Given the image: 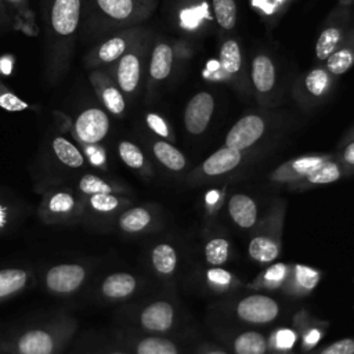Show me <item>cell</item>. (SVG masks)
<instances>
[{
    "mask_svg": "<svg viewBox=\"0 0 354 354\" xmlns=\"http://www.w3.org/2000/svg\"><path fill=\"white\" fill-rule=\"evenodd\" d=\"M322 337V330L317 326H313L310 329L306 330V333L303 335L301 337V344H303V348L306 350H310L313 347L317 346V343L321 340Z\"/></svg>",
    "mask_w": 354,
    "mask_h": 354,
    "instance_id": "bcb514c9",
    "label": "cell"
},
{
    "mask_svg": "<svg viewBox=\"0 0 354 354\" xmlns=\"http://www.w3.org/2000/svg\"><path fill=\"white\" fill-rule=\"evenodd\" d=\"M147 123L151 127V130H153L158 136L160 137H169V129L166 122L156 113H149L147 116Z\"/></svg>",
    "mask_w": 354,
    "mask_h": 354,
    "instance_id": "f6af8a7d",
    "label": "cell"
},
{
    "mask_svg": "<svg viewBox=\"0 0 354 354\" xmlns=\"http://www.w3.org/2000/svg\"><path fill=\"white\" fill-rule=\"evenodd\" d=\"M213 8L216 19L221 28H234L236 21V7L234 0H213Z\"/></svg>",
    "mask_w": 354,
    "mask_h": 354,
    "instance_id": "83f0119b",
    "label": "cell"
},
{
    "mask_svg": "<svg viewBox=\"0 0 354 354\" xmlns=\"http://www.w3.org/2000/svg\"><path fill=\"white\" fill-rule=\"evenodd\" d=\"M326 158L324 156H301L297 158L295 160H292L290 163H288L286 166H283L277 174L279 176L278 178L281 180H296V178H304L311 170H314L322 160H325Z\"/></svg>",
    "mask_w": 354,
    "mask_h": 354,
    "instance_id": "2e32d148",
    "label": "cell"
},
{
    "mask_svg": "<svg viewBox=\"0 0 354 354\" xmlns=\"http://www.w3.org/2000/svg\"><path fill=\"white\" fill-rule=\"evenodd\" d=\"M235 354H266L268 350L267 337L257 330H245L234 337Z\"/></svg>",
    "mask_w": 354,
    "mask_h": 354,
    "instance_id": "8fae6325",
    "label": "cell"
},
{
    "mask_svg": "<svg viewBox=\"0 0 354 354\" xmlns=\"http://www.w3.org/2000/svg\"><path fill=\"white\" fill-rule=\"evenodd\" d=\"M137 281L131 274L115 272L105 278L102 283V292L112 299H122L131 295L136 289Z\"/></svg>",
    "mask_w": 354,
    "mask_h": 354,
    "instance_id": "7c38bea8",
    "label": "cell"
},
{
    "mask_svg": "<svg viewBox=\"0 0 354 354\" xmlns=\"http://www.w3.org/2000/svg\"><path fill=\"white\" fill-rule=\"evenodd\" d=\"M329 83V77L325 71L314 69L306 77V87L314 95H321Z\"/></svg>",
    "mask_w": 354,
    "mask_h": 354,
    "instance_id": "d590c367",
    "label": "cell"
},
{
    "mask_svg": "<svg viewBox=\"0 0 354 354\" xmlns=\"http://www.w3.org/2000/svg\"><path fill=\"white\" fill-rule=\"evenodd\" d=\"M321 278V272L317 268L304 264L293 266V279L296 286L303 292H311L317 288Z\"/></svg>",
    "mask_w": 354,
    "mask_h": 354,
    "instance_id": "d4e9b609",
    "label": "cell"
},
{
    "mask_svg": "<svg viewBox=\"0 0 354 354\" xmlns=\"http://www.w3.org/2000/svg\"><path fill=\"white\" fill-rule=\"evenodd\" d=\"M112 354H124V353H112Z\"/></svg>",
    "mask_w": 354,
    "mask_h": 354,
    "instance_id": "f907efd6",
    "label": "cell"
},
{
    "mask_svg": "<svg viewBox=\"0 0 354 354\" xmlns=\"http://www.w3.org/2000/svg\"><path fill=\"white\" fill-rule=\"evenodd\" d=\"M279 252L281 246L278 239L267 234H259L253 236L248 245L249 257L260 264L272 263L279 256Z\"/></svg>",
    "mask_w": 354,
    "mask_h": 354,
    "instance_id": "30bf717a",
    "label": "cell"
},
{
    "mask_svg": "<svg viewBox=\"0 0 354 354\" xmlns=\"http://www.w3.org/2000/svg\"><path fill=\"white\" fill-rule=\"evenodd\" d=\"M80 18V0H54L51 25L59 35H71L77 28Z\"/></svg>",
    "mask_w": 354,
    "mask_h": 354,
    "instance_id": "8992f818",
    "label": "cell"
},
{
    "mask_svg": "<svg viewBox=\"0 0 354 354\" xmlns=\"http://www.w3.org/2000/svg\"><path fill=\"white\" fill-rule=\"evenodd\" d=\"M201 354H228V353L224 351V350H221V348H217V347H210V348L202 350Z\"/></svg>",
    "mask_w": 354,
    "mask_h": 354,
    "instance_id": "681fc988",
    "label": "cell"
},
{
    "mask_svg": "<svg viewBox=\"0 0 354 354\" xmlns=\"http://www.w3.org/2000/svg\"><path fill=\"white\" fill-rule=\"evenodd\" d=\"M0 106L8 112H18V111H24L28 108V104L24 102L19 97H17L15 94L6 91L0 95Z\"/></svg>",
    "mask_w": 354,
    "mask_h": 354,
    "instance_id": "ee69618b",
    "label": "cell"
},
{
    "mask_svg": "<svg viewBox=\"0 0 354 354\" xmlns=\"http://www.w3.org/2000/svg\"><path fill=\"white\" fill-rule=\"evenodd\" d=\"M79 187L86 194H111V187L105 181L93 174H86L80 180Z\"/></svg>",
    "mask_w": 354,
    "mask_h": 354,
    "instance_id": "f35d334b",
    "label": "cell"
},
{
    "mask_svg": "<svg viewBox=\"0 0 354 354\" xmlns=\"http://www.w3.org/2000/svg\"><path fill=\"white\" fill-rule=\"evenodd\" d=\"M264 133V122L256 115H248L239 119L225 137V147L243 151L252 147Z\"/></svg>",
    "mask_w": 354,
    "mask_h": 354,
    "instance_id": "7a4b0ae2",
    "label": "cell"
},
{
    "mask_svg": "<svg viewBox=\"0 0 354 354\" xmlns=\"http://www.w3.org/2000/svg\"><path fill=\"white\" fill-rule=\"evenodd\" d=\"M209 17L207 15V4L203 3L198 7H192V8H187L184 11H181L180 18H181V25L187 29H194L199 25V22L202 21V18Z\"/></svg>",
    "mask_w": 354,
    "mask_h": 354,
    "instance_id": "8d00e7d4",
    "label": "cell"
},
{
    "mask_svg": "<svg viewBox=\"0 0 354 354\" xmlns=\"http://www.w3.org/2000/svg\"><path fill=\"white\" fill-rule=\"evenodd\" d=\"M97 4L113 19H126L133 11V0H97Z\"/></svg>",
    "mask_w": 354,
    "mask_h": 354,
    "instance_id": "f1b7e54d",
    "label": "cell"
},
{
    "mask_svg": "<svg viewBox=\"0 0 354 354\" xmlns=\"http://www.w3.org/2000/svg\"><path fill=\"white\" fill-rule=\"evenodd\" d=\"M214 109V100L209 93L194 95L184 113V123L191 134H201L207 127Z\"/></svg>",
    "mask_w": 354,
    "mask_h": 354,
    "instance_id": "277c9868",
    "label": "cell"
},
{
    "mask_svg": "<svg viewBox=\"0 0 354 354\" xmlns=\"http://www.w3.org/2000/svg\"><path fill=\"white\" fill-rule=\"evenodd\" d=\"M174 308L169 301L159 300L148 304L141 315V325L151 332H166L174 324Z\"/></svg>",
    "mask_w": 354,
    "mask_h": 354,
    "instance_id": "52a82bcc",
    "label": "cell"
},
{
    "mask_svg": "<svg viewBox=\"0 0 354 354\" xmlns=\"http://www.w3.org/2000/svg\"><path fill=\"white\" fill-rule=\"evenodd\" d=\"M140 80V61L134 54L123 55L118 66V83L122 90L133 91Z\"/></svg>",
    "mask_w": 354,
    "mask_h": 354,
    "instance_id": "5bb4252c",
    "label": "cell"
},
{
    "mask_svg": "<svg viewBox=\"0 0 354 354\" xmlns=\"http://www.w3.org/2000/svg\"><path fill=\"white\" fill-rule=\"evenodd\" d=\"M153 155L156 156V159L169 170L173 171H181L185 165V156L183 155V152H180L176 147H173L171 144L166 142V141H158L153 144Z\"/></svg>",
    "mask_w": 354,
    "mask_h": 354,
    "instance_id": "ac0fdd59",
    "label": "cell"
},
{
    "mask_svg": "<svg viewBox=\"0 0 354 354\" xmlns=\"http://www.w3.org/2000/svg\"><path fill=\"white\" fill-rule=\"evenodd\" d=\"M242 160V153L238 149L223 147L212 153L201 166V173L207 177H217L234 170Z\"/></svg>",
    "mask_w": 354,
    "mask_h": 354,
    "instance_id": "9c48e42d",
    "label": "cell"
},
{
    "mask_svg": "<svg viewBox=\"0 0 354 354\" xmlns=\"http://www.w3.org/2000/svg\"><path fill=\"white\" fill-rule=\"evenodd\" d=\"M230 242L223 236H214L205 245V260L210 267H221L230 256Z\"/></svg>",
    "mask_w": 354,
    "mask_h": 354,
    "instance_id": "44dd1931",
    "label": "cell"
},
{
    "mask_svg": "<svg viewBox=\"0 0 354 354\" xmlns=\"http://www.w3.org/2000/svg\"><path fill=\"white\" fill-rule=\"evenodd\" d=\"M126 48V41L120 37H113L105 41L100 50H98V57L104 62H111L119 58Z\"/></svg>",
    "mask_w": 354,
    "mask_h": 354,
    "instance_id": "836d02e7",
    "label": "cell"
},
{
    "mask_svg": "<svg viewBox=\"0 0 354 354\" xmlns=\"http://www.w3.org/2000/svg\"><path fill=\"white\" fill-rule=\"evenodd\" d=\"M91 206L100 212H111L118 207V198L111 194H94L90 199Z\"/></svg>",
    "mask_w": 354,
    "mask_h": 354,
    "instance_id": "60d3db41",
    "label": "cell"
},
{
    "mask_svg": "<svg viewBox=\"0 0 354 354\" xmlns=\"http://www.w3.org/2000/svg\"><path fill=\"white\" fill-rule=\"evenodd\" d=\"M26 282V274L18 268H7L0 270V297L11 295L21 288H24Z\"/></svg>",
    "mask_w": 354,
    "mask_h": 354,
    "instance_id": "484cf974",
    "label": "cell"
},
{
    "mask_svg": "<svg viewBox=\"0 0 354 354\" xmlns=\"http://www.w3.org/2000/svg\"><path fill=\"white\" fill-rule=\"evenodd\" d=\"M252 79L259 91H268L274 86V65L266 55H257L252 64Z\"/></svg>",
    "mask_w": 354,
    "mask_h": 354,
    "instance_id": "e0dca14e",
    "label": "cell"
},
{
    "mask_svg": "<svg viewBox=\"0 0 354 354\" xmlns=\"http://www.w3.org/2000/svg\"><path fill=\"white\" fill-rule=\"evenodd\" d=\"M228 214L235 225L249 230L257 223L259 210L252 196L243 192H236L228 199Z\"/></svg>",
    "mask_w": 354,
    "mask_h": 354,
    "instance_id": "ba28073f",
    "label": "cell"
},
{
    "mask_svg": "<svg viewBox=\"0 0 354 354\" xmlns=\"http://www.w3.org/2000/svg\"><path fill=\"white\" fill-rule=\"evenodd\" d=\"M84 270L77 264H61L53 267L46 277L47 286L58 293H69L80 286L84 279Z\"/></svg>",
    "mask_w": 354,
    "mask_h": 354,
    "instance_id": "5b68a950",
    "label": "cell"
},
{
    "mask_svg": "<svg viewBox=\"0 0 354 354\" xmlns=\"http://www.w3.org/2000/svg\"><path fill=\"white\" fill-rule=\"evenodd\" d=\"M53 148L55 151V155L58 156V159L62 163H65L71 167H80L83 165L82 153L77 151V148L75 145H72L64 137H57L53 141Z\"/></svg>",
    "mask_w": 354,
    "mask_h": 354,
    "instance_id": "cb8c5ba5",
    "label": "cell"
},
{
    "mask_svg": "<svg viewBox=\"0 0 354 354\" xmlns=\"http://www.w3.org/2000/svg\"><path fill=\"white\" fill-rule=\"evenodd\" d=\"M223 68H221V65H220V62L218 61H209L207 62V68H206V71L203 72V75L205 76H216V73L218 72V71H221Z\"/></svg>",
    "mask_w": 354,
    "mask_h": 354,
    "instance_id": "7dc6e473",
    "label": "cell"
},
{
    "mask_svg": "<svg viewBox=\"0 0 354 354\" xmlns=\"http://www.w3.org/2000/svg\"><path fill=\"white\" fill-rule=\"evenodd\" d=\"M137 354H180L178 347L169 339L160 336H148L138 342Z\"/></svg>",
    "mask_w": 354,
    "mask_h": 354,
    "instance_id": "7402d4cb",
    "label": "cell"
},
{
    "mask_svg": "<svg viewBox=\"0 0 354 354\" xmlns=\"http://www.w3.org/2000/svg\"><path fill=\"white\" fill-rule=\"evenodd\" d=\"M340 39V30L336 28H329L324 30L317 41L315 54L319 59H326L335 50L337 41Z\"/></svg>",
    "mask_w": 354,
    "mask_h": 354,
    "instance_id": "f546056e",
    "label": "cell"
},
{
    "mask_svg": "<svg viewBox=\"0 0 354 354\" xmlns=\"http://www.w3.org/2000/svg\"><path fill=\"white\" fill-rule=\"evenodd\" d=\"M342 177L340 166L333 160H322L314 170H311L304 180L313 185H325L337 181Z\"/></svg>",
    "mask_w": 354,
    "mask_h": 354,
    "instance_id": "d6986e66",
    "label": "cell"
},
{
    "mask_svg": "<svg viewBox=\"0 0 354 354\" xmlns=\"http://www.w3.org/2000/svg\"><path fill=\"white\" fill-rule=\"evenodd\" d=\"M73 205H75L73 198L69 194L59 192L51 198L48 207H50V210L57 212V213H66L73 207Z\"/></svg>",
    "mask_w": 354,
    "mask_h": 354,
    "instance_id": "7bdbcfd3",
    "label": "cell"
},
{
    "mask_svg": "<svg viewBox=\"0 0 354 354\" xmlns=\"http://www.w3.org/2000/svg\"><path fill=\"white\" fill-rule=\"evenodd\" d=\"M319 354H354V339L344 337L321 350Z\"/></svg>",
    "mask_w": 354,
    "mask_h": 354,
    "instance_id": "b9f144b4",
    "label": "cell"
},
{
    "mask_svg": "<svg viewBox=\"0 0 354 354\" xmlns=\"http://www.w3.org/2000/svg\"><path fill=\"white\" fill-rule=\"evenodd\" d=\"M151 260L153 268L160 274V275H171L178 263L177 252L170 243H158L151 253Z\"/></svg>",
    "mask_w": 354,
    "mask_h": 354,
    "instance_id": "9a60e30c",
    "label": "cell"
},
{
    "mask_svg": "<svg viewBox=\"0 0 354 354\" xmlns=\"http://www.w3.org/2000/svg\"><path fill=\"white\" fill-rule=\"evenodd\" d=\"M53 347L51 336L43 330L26 332L18 342L21 354H51Z\"/></svg>",
    "mask_w": 354,
    "mask_h": 354,
    "instance_id": "4fadbf2b",
    "label": "cell"
},
{
    "mask_svg": "<svg viewBox=\"0 0 354 354\" xmlns=\"http://www.w3.org/2000/svg\"><path fill=\"white\" fill-rule=\"evenodd\" d=\"M343 160L350 165V166H354V142L348 144L343 152Z\"/></svg>",
    "mask_w": 354,
    "mask_h": 354,
    "instance_id": "c3c4849f",
    "label": "cell"
},
{
    "mask_svg": "<svg viewBox=\"0 0 354 354\" xmlns=\"http://www.w3.org/2000/svg\"><path fill=\"white\" fill-rule=\"evenodd\" d=\"M102 101H104L105 106L115 115L122 113L124 109V100H123L120 91L116 90L115 87H106L102 91Z\"/></svg>",
    "mask_w": 354,
    "mask_h": 354,
    "instance_id": "ab89813d",
    "label": "cell"
},
{
    "mask_svg": "<svg viewBox=\"0 0 354 354\" xmlns=\"http://www.w3.org/2000/svg\"><path fill=\"white\" fill-rule=\"evenodd\" d=\"M151 223V213L145 207H133L120 216L119 225L126 232H138Z\"/></svg>",
    "mask_w": 354,
    "mask_h": 354,
    "instance_id": "603a6c76",
    "label": "cell"
},
{
    "mask_svg": "<svg viewBox=\"0 0 354 354\" xmlns=\"http://www.w3.org/2000/svg\"><path fill=\"white\" fill-rule=\"evenodd\" d=\"M232 275L230 271L221 268V267H210L206 272V281L207 283L217 292H223L230 288L232 283Z\"/></svg>",
    "mask_w": 354,
    "mask_h": 354,
    "instance_id": "d6a6232c",
    "label": "cell"
},
{
    "mask_svg": "<svg viewBox=\"0 0 354 354\" xmlns=\"http://www.w3.org/2000/svg\"><path fill=\"white\" fill-rule=\"evenodd\" d=\"M119 155L122 160L131 169H141L144 166V155L133 142L122 141L119 144Z\"/></svg>",
    "mask_w": 354,
    "mask_h": 354,
    "instance_id": "1f68e13d",
    "label": "cell"
},
{
    "mask_svg": "<svg viewBox=\"0 0 354 354\" xmlns=\"http://www.w3.org/2000/svg\"><path fill=\"white\" fill-rule=\"evenodd\" d=\"M173 62V51L167 44H158L152 53L151 76L153 79H165L170 73Z\"/></svg>",
    "mask_w": 354,
    "mask_h": 354,
    "instance_id": "ffe728a7",
    "label": "cell"
},
{
    "mask_svg": "<svg viewBox=\"0 0 354 354\" xmlns=\"http://www.w3.org/2000/svg\"><path fill=\"white\" fill-rule=\"evenodd\" d=\"M220 65L227 73H235L241 68L239 46L234 40H227L220 50Z\"/></svg>",
    "mask_w": 354,
    "mask_h": 354,
    "instance_id": "4316f807",
    "label": "cell"
},
{
    "mask_svg": "<svg viewBox=\"0 0 354 354\" xmlns=\"http://www.w3.org/2000/svg\"><path fill=\"white\" fill-rule=\"evenodd\" d=\"M326 59H328L326 61L328 69L335 75H340V73H344L351 66L353 54L348 50H340L337 53H332Z\"/></svg>",
    "mask_w": 354,
    "mask_h": 354,
    "instance_id": "e575fe53",
    "label": "cell"
},
{
    "mask_svg": "<svg viewBox=\"0 0 354 354\" xmlns=\"http://www.w3.org/2000/svg\"><path fill=\"white\" fill-rule=\"evenodd\" d=\"M297 340V333L292 329V328H288V326H283V328H279L277 329L270 342H268V346H271L274 350H282V351H286V350H290L295 343Z\"/></svg>",
    "mask_w": 354,
    "mask_h": 354,
    "instance_id": "4dcf8cb0",
    "label": "cell"
},
{
    "mask_svg": "<svg viewBox=\"0 0 354 354\" xmlns=\"http://www.w3.org/2000/svg\"><path fill=\"white\" fill-rule=\"evenodd\" d=\"M283 354H286V353H283Z\"/></svg>",
    "mask_w": 354,
    "mask_h": 354,
    "instance_id": "816d5d0a",
    "label": "cell"
},
{
    "mask_svg": "<svg viewBox=\"0 0 354 354\" xmlns=\"http://www.w3.org/2000/svg\"><path fill=\"white\" fill-rule=\"evenodd\" d=\"M288 266L283 263H274L271 264L263 274V281L268 286H278L281 285L286 275H288Z\"/></svg>",
    "mask_w": 354,
    "mask_h": 354,
    "instance_id": "74e56055",
    "label": "cell"
},
{
    "mask_svg": "<svg viewBox=\"0 0 354 354\" xmlns=\"http://www.w3.org/2000/svg\"><path fill=\"white\" fill-rule=\"evenodd\" d=\"M236 317L252 325H266L275 321L279 315V304L271 296L253 293L242 297L235 304Z\"/></svg>",
    "mask_w": 354,
    "mask_h": 354,
    "instance_id": "6da1fadb",
    "label": "cell"
},
{
    "mask_svg": "<svg viewBox=\"0 0 354 354\" xmlns=\"http://www.w3.org/2000/svg\"><path fill=\"white\" fill-rule=\"evenodd\" d=\"M109 129V120L104 111L98 108H90L83 111L75 123L77 137L88 144L101 141Z\"/></svg>",
    "mask_w": 354,
    "mask_h": 354,
    "instance_id": "3957f363",
    "label": "cell"
}]
</instances>
